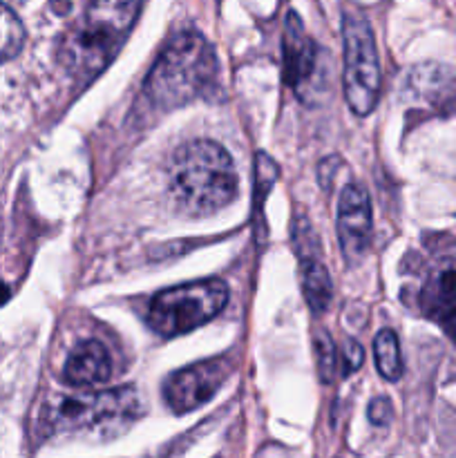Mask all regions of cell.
<instances>
[{"label":"cell","mask_w":456,"mask_h":458,"mask_svg":"<svg viewBox=\"0 0 456 458\" xmlns=\"http://www.w3.org/2000/svg\"><path fill=\"white\" fill-rule=\"evenodd\" d=\"M141 0H85L83 12L63 31L58 61L80 83L101 74L123 45Z\"/></svg>","instance_id":"1"},{"label":"cell","mask_w":456,"mask_h":458,"mask_svg":"<svg viewBox=\"0 0 456 458\" xmlns=\"http://www.w3.org/2000/svg\"><path fill=\"white\" fill-rule=\"evenodd\" d=\"M168 186L179 213L190 217L217 213L237 195L232 157L208 139L183 143L170 159Z\"/></svg>","instance_id":"2"},{"label":"cell","mask_w":456,"mask_h":458,"mask_svg":"<svg viewBox=\"0 0 456 458\" xmlns=\"http://www.w3.org/2000/svg\"><path fill=\"white\" fill-rule=\"evenodd\" d=\"M219 65L215 49L197 31L173 36L146 79V94L164 110L183 107L210 97L217 88Z\"/></svg>","instance_id":"3"},{"label":"cell","mask_w":456,"mask_h":458,"mask_svg":"<svg viewBox=\"0 0 456 458\" xmlns=\"http://www.w3.org/2000/svg\"><path fill=\"white\" fill-rule=\"evenodd\" d=\"M139 410L141 405L134 387L67 394L45 410L43 425L49 437L110 441L139 419Z\"/></svg>","instance_id":"4"},{"label":"cell","mask_w":456,"mask_h":458,"mask_svg":"<svg viewBox=\"0 0 456 458\" xmlns=\"http://www.w3.org/2000/svg\"><path fill=\"white\" fill-rule=\"evenodd\" d=\"M226 304L228 286L222 280L188 282L152 298L148 307V325L164 338H177L213 320Z\"/></svg>","instance_id":"5"},{"label":"cell","mask_w":456,"mask_h":458,"mask_svg":"<svg viewBox=\"0 0 456 458\" xmlns=\"http://www.w3.org/2000/svg\"><path fill=\"white\" fill-rule=\"evenodd\" d=\"M416 304L456 343V242L432 237L418 268Z\"/></svg>","instance_id":"6"},{"label":"cell","mask_w":456,"mask_h":458,"mask_svg":"<svg viewBox=\"0 0 456 458\" xmlns=\"http://www.w3.org/2000/svg\"><path fill=\"white\" fill-rule=\"evenodd\" d=\"M344 97L358 116L369 114L380 92V65L374 31L369 22L356 12L344 13Z\"/></svg>","instance_id":"7"},{"label":"cell","mask_w":456,"mask_h":458,"mask_svg":"<svg viewBox=\"0 0 456 458\" xmlns=\"http://www.w3.org/2000/svg\"><path fill=\"white\" fill-rule=\"evenodd\" d=\"M231 376L228 358H213L179 369L164 383V401L177 414L199 410Z\"/></svg>","instance_id":"8"},{"label":"cell","mask_w":456,"mask_h":458,"mask_svg":"<svg viewBox=\"0 0 456 458\" xmlns=\"http://www.w3.org/2000/svg\"><path fill=\"white\" fill-rule=\"evenodd\" d=\"M282 49H284V81L295 89L300 98L308 101L317 85L320 49L308 38L302 21L295 12H289V16H286Z\"/></svg>","instance_id":"9"},{"label":"cell","mask_w":456,"mask_h":458,"mask_svg":"<svg viewBox=\"0 0 456 458\" xmlns=\"http://www.w3.org/2000/svg\"><path fill=\"white\" fill-rule=\"evenodd\" d=\"M371 204L365 188L347 183L338 201V237L349 264L360 262L371 244Z\"/></svg>","instance_id":"10"},{"label":"cell","mask_w":456,"mask_h":458,"mask_svg":"<svg viewBox=\"0 0 456 458\" xmlns=\"http://www.w3.org/2000/svg\"><path fill=\"white\" fill-rule=\"evenodd\" d=\"M112 374V358L103 343L98 340H85L76 344L67 356L65 367H63V378L70 387H94L110 378Z\"/></svg>","instance_id":"11"},{"label":"cell","mask_w":456,"mask_h":458,"mask_svg":"<svg viewBox=\"0 0 456 458\" xmlns=\"http://www.w3.org/2000/svg\"><path fill=\"white\" fill-rule=\"evenodd\" d=\"M302 262V291L307 298L308 307L313 313H322L329 307L331 298H334V284L326 273L325 264L313 255V258L300 259Z\"/></svg>","instance_id":"12"},{"label":"cell","mask_w":456,"mask_h":458,"mask_svg":"<svg viewBox=\"0 0 456 458\" xmlns=\"http://www.w3.org/2000/svg\"><path fill=\"white\" fill-rule=\"evenodd\" d=\"M374 353H376V367H378L380 376L387 380H398L402 374V358H401V344L393 331L383 329L378 331L374 340Z\"/></svg>","instance_id":"13"},{"label":"cell","mask_w":456,"mask_h":458,"mask_svg":"<svg viewBox=\"0 0 456 458\" xmlns=\"http://www.w3.org/2000/svg\"><path fill=\"white\" fill-rule=\"evenodd\" d=\"M25 43V27L21 18L4 3H0V63L12 61Z\"/></svg>","instance_id":"14"},{"label":"cell","mask_w":456,"mask_h":458,"mask_svg":"<svg viewBox=\"0 0 456 458\" xmlns=\"http://www.w3.org/2000/svg\"><path fill=\"white\" fill-rule=\"evenodd\" d=\"M313 347H316V365L320 380L322 383H334L335 369H338V352H335L334 340L325 329H320L313 338Z\"/></svg>","instance_id":"15"},{"label":"cell","mask_w":456,"mask_h":458,"mask_svg":"<svg viewBox=\"0 0 456 458\" xmlns=\"http://www.w3.org/2000/svg\"><path fill=\"white\" fill-rule=\"evenodd\" d=\"M362 360H365V352H362L360 343H356V340H347L342 352V376H349L353 374V371L360 369Z\"/></svg>","instance_id":"16"},{"label":"cell","mask_w":456,"mask_h":458,"mask_svg":"<svg viewBox=\"0 0 456 458\" xmlns=\"http://www.w3.org/2000/svg\"><path fill=\"white\" fill-rule=\"evenodd\" d=\"M392 419V405L387 398H376L369 405V420L374 425H387Z\"/></svg>","instance_id":"17"},{"label":"cell","mask_w":456,"mask_h":458,"mask_svg":"<svg viewBox=\"0 0 456 458\" xmlns=\"http://www.w3.org/2000/svg\"><path fill=\"white\" fill-rule=\"evenodd\" d=\"M9 295H12V291H9V286L4 284L3 280H0V304H4L9 300Z\"/></svg>","instance_id":"18"}]
</instances>
